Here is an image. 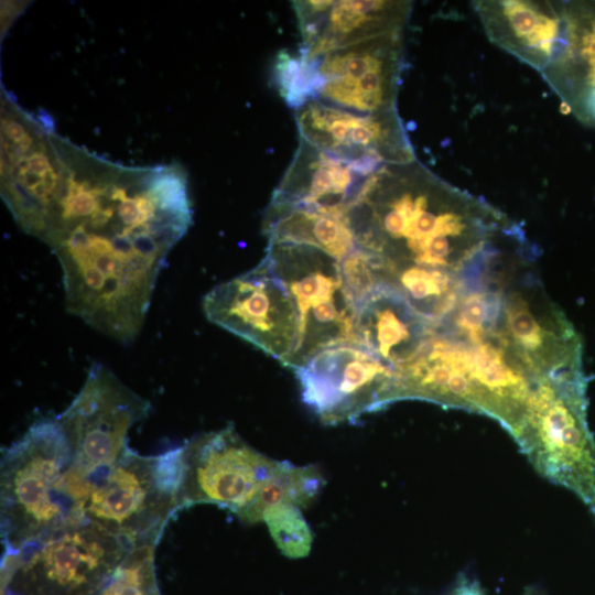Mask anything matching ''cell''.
Wrapping results in <instances>:
<instances>
[{
    "label": "cell",
    "mask_w": 595,
    "mask_h": 595,
    "mask_svg": "<svg viewBox=\"0 0 595 595\" xmlns=\"http://www.w3.org/2000/svg\"><path fill=\"white\" fill-rule=\"evenodd\" d=\"M150 404L111 369L93 363L68 408L57 416L74 452V466L85 476L119 458L130 428L147 416Z\"/></svg>",
    "instance_id": "13"
},
{
    "label": "cell",
    "mask_w": 595,
    "mask_h": 595,
    "mask_svg": "<svg viewBox=\"0 0 595 595\" xmlns=\"http://www.w3.org/2000/svg\"><path fill=\"white\" fill-rule=\"evenodd\" d=\"M490 41L536 68L572 115L595 128V1H483Z\"/></svg>",
    "instance_id": "3"
},
{
    "label": "cell",
    "mask_w": 595,
    "mask_h": 595,
    "mask_svg": "<svg viewBox=\"0 0 595 595\" xmlns=\"http://www.w3.org/2000/svg\"><path fill=\"white\" fill-rule=\"evenodd\" d=\"M263 259L285 285L299 315V342L289 368L294 370L322 349L354 343L356 303L338 259L314 246L286 242H268Z\"/></svg>",
    "instance_id": "9"
},
{
    "label": "cell",
    "mask_w": 595,
    "mask_h": 595,
    "mask_svg": "<svg viewBox=\"0 0 595 595\" xmlns=\"http://www.w3.org/2000/svg\"><path fill=\"white\" fill-rule=\"evenodd\" d=\"M74 462L60 420L34 422L8 447L1 462V533L4 549L88 523L69 496Z\"/></svg>",
    "instance_id": "5"
},
{
    "label": "cell",
    "mask_w": 595,
    "mask_h": 595,
    "mask_svg": "<svg viewBox=\"0 0 595 595\" xmlns=\"http://www.w3.org/2000/svg\"><path fill=\"white\" fill-rule=\"evenodd\" d=\"M300 139L339 159L375 170L414 161L397 111L358 113L311 100L295 109Z\"/></svg>",
    "instance_id": "15"
},
{
    "label": "cell",
    "mask_w": 595,
    "mask_h": 595,
    "mask_svg": "<svg viewBox=\"0 0 595 595\" xmlns=\"http://www.w3.org/2000/svg\"><path fill=\"white\" fill-rule=\"evenodd\" d=\"M1 196L22 230L55 253L67 312L132 343L192 224L185 170L113 163L39 127L7 150Z\"/></svg>",
    "instance_id": "1"
},
{
    "label": "cell",
    "mask_w": 595,
    "mask_h": 595,
    "mask_svg": "<svg viewBox=\"0 0 595 595\" xmlns=\"http://www.w3.org/2000/svg\"><path fill=\"white\" fill-rule=\"evenodd\" d=\"M294 372L304 403L326 424L400 400L398 372L356 343L322 349Z\"/></svg>",
    "instance_id": "11"
},
{
    "label": "cell",
    "mask_w": 595,
    "mask_h": 595,
    "mask_svg": "<svg viewBox=\"0 0 595 595\" xmlns=\"http://www.w3.org/2000/svg\"><path fill=\"white\" fill-rule=\"evenodd\" d=\"M433 325L396 290L379 284L356 305L354 343L397 372L414 360Z\"/></svg>",
    "instance_id": "18"
},
{
    "label": "cell",
    "mask_w": 595,
    "mask_h": 595,
    "mask_svg": "<svg viewBox=\"0 0 595 595\" xmlns=\"http://www.w3.org/2000/svg\"><path fill=\"white\" fill-rule=\"evenodd\" d=\"M377 170L334 156L300 139L270 203L345 217Z\"/></svg>",
    "instance_id": "17"
},
{
    "label": "cell",
    "mask_w": 595,
    "mask_h": 595,
    "mask_svg": "<svg viewBox=\"0 0 595 595\" xmlns=\"http://www.w3.org/2000/svg\"><path fill=\"white\" fill-rule=\"evenodd\" d=\"M203 311L212 323L290 366L299 342V315L285 285L264 259L213 288L203 299Z\"/></svg>",
    "instance_id": "12"
},
{
    "label": "cell",
    "mask_w": 595,
    "mask_h": 595,
    "mask_svg": "<svg viewBox=\"0 0 595 595\" xmlns=\"http://www.w3.org/2000/svg\"><path fill=\"white\" fill-rule=\"evenodd\" d=\"M262 229L268 242L314 246L339 261L357 248L345 217L305 208L269 204Z\"/></svg>",
    "instance_id": "19"
},
{
    "label": "cell",
    "mask_w": 595,
    "mask_h": 595,
    "mask_svg": "<svg viewBox=\"0 0 595 595\" xmlns=\"http://www.w3.org/2000/svg\"><path fill=\"white\" fill-rule=\"evenodd\" d=\"M131 549L94 523L4 549L2 595H98Z\"/></svg>",
    "instance_id": "8"
},
{
    "label": "cell",
    "mask_w": 595,
    "mask_h": 595,
    "mask_svg": "<svg viewBox=\"0 0 595 595\" xmlns=\"http://www.w3.org/2000/svg\"><path fill=\"white\" fill-rule=\"evenodd\" d=\"M403 33L321 53L282 51L274 65L279 91L294 109L311 100L358 113L397 111L404 66Z\"/></svg>",
    "instance_id": "4"
},
{
    "label": "cell",
    "mask_w": 595,
    "mask_h": 595,
    "mask_svg": "<svg viewBox=\"0 0 595 595\" xmlns=\"http://www.w3.org/2000/svg\"><path fill=\"white\" fill-rule=\"evenodd\" d=\"M584 371L540 382L515 439L540 473L595 515V439L587 424Z\"/></svg>",
    "instance_id": "7"
},
{
    "label": "cell",
    "mask_w": 595,
    "mask_h": 595,
    "mask_svg": "<svg viewBox=\"0 0 595 595\" xmlns=\"http://www.w3.org/2000/svg\"><path fill=\"white\" fill-rule=\"evenodd\" d=\"M323 484V475L315 466L275 461L253 498L237 516L244 522L256 523L262 520L267 509L275 505L306 507L318 495Z\"/></svg>",
    "instance_id": "20"
},
{
    "label": "cell",
    "mask_w": 595,
    "mask_h": 595,
    "mask_svg": "<svg viewBox=\"0 0 595 595\" xmlns=\"http://www.w3.org/2000/svg\"><path fill=\"white\" fill-rule=\"evenodd\" d=\"M411 7L409 1L387 0L293 1L301 48L310 53L403 33Z\"/></svg>",
    "instance_id": "16"
},
{
    "label": "cell",
    "mask_w": 595,
    "mask_h": 595,
    "mask_svg": "<svg viewBox=\"0 0 595 595\" xmlns=\"http://www.w3.org/2000/svg\"><path fill=\"white\" fill-rule=\"evenodd\" d=\"M182 473V447L148 457L127 446L117 461L85 477V518L130 549L155 544L166 521L183 507Z\"/></svg>",
    "instance_id": "6"
},
{
    "label": "cell",
    "mask_w": 595,
    "mask_h": 595,
    "mask_svg": "<svg viewBox=\"0 0 595 595\" xmlns=\"http://www.w3.org/2000/svg\"><path fill=\"white\" fill-rule=\"evenodd\" d=\"M346 220L357 248L381 266L441 270L462 278L517 229L499 210L416 160L374 172Z\"/></svg>",
    "instance_id": "2"
},
{
    "label": "cell",
    "mask_w": 595,
    "mask_h": 595,
    "mask_svg": "<svg viewBox=\"0 0 595 595\" xmlns=\"http://www.w3.org/2000/svg\"><path fill=\"white\" fill-rule=\"evenodd\" d=\"M528 261L517 256L506 269L497 332L539 382L581 371V338Z\"/></svg>",
    "instance_id": "10"
},
{
    "label": "cell",
    "mask_w": 595,
    "mask_h": 595,
    "mask_svg": "<svg viewBox=\"0 0 595 595\" xmlns=\"http://www.w3.org/2000/svg\"><path fill=\"white\" fill-rule=\"evenodd\" d=\"M155 544L131 549L98 595H160L153 556Z\"/></svg>",
    "instance_id": "21"
},
{
    "label": "cell",
    "mask_w": 595,
    "mask_h": 595,
    "mask_svg": "<svg viewBox=\"0 0 595 595\" xmlns=\"http://www.w3.org/2000/svg\"><path fill=\"white\" fill-rule=\"evenodd\" d=\"M280 551L292 559L309 554L313 534L299 507L280 504L267 509L262 516Z\"/></svg>",
    "instance_id": "22"
},
{
    "label": "cell",
    "mask_w": 595,
    "mask_h": 595,
    "mask_svg": "<svg viewBox=\"0 0 595 595\" xmlns=\"http://www.w3.org/2000/svg\"><path fill=\"white\" fill-rule=\"evenodd\" d=\"M181 447L183 507L214 504L237 515L275 464L246 443L232 425L199 434Z\"/></svg>",
    "instance_id": "14"
}]
</instances>
